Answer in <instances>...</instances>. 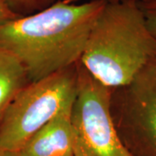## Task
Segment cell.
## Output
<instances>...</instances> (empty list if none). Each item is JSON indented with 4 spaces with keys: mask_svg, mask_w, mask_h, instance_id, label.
<instances>
[{
    "mask_svg": "<svg viewBox=\"0 0 156 156\" xmlns=\"http://www.w3.org/2000/svg\"><path fill=\"white\" fill-rule=\"evenodd\" d=\"M107 0L59 1L0 26V48L21 62L30 83L80 61L95 19Z\"/></svg>",
    "mask_w": 156,
    "mask_h": 156,
    "instance_id": "cell-1",
    "label": "cell"
},
{
    "mask_svg": "<svg viewBox=\"0 0 156 156\" xmlns=\"http://www.w3.org/2000/svg\"><path fill=\"white\" fill-rule=\"evenodd\" d=\"M154 60L156 37L141 7L107 0L80 59L83 67L103 85L115 89L129 83Z\"/></svg>",
    "mask_w": 156,
    "mask_h": 156,
    "instance_id": "cell-2",
    "label": "cell"
},
{
    "mask_svg": "<svg viewBox=\"0 0 156 156\" xmlns=\"http://www.w3.org/2000/svg\"><path fill=\"white\" fill-rule=\"evenodd\" d=\"M76 91V63L30 83L11 102L0 124V148L17 153L40 128L72 105Z\"/></svg>",
    "mask_w": 156,
    "mask_h": 156,
    "instance_id": "cell-3",
    "label": "cell"
},
{
    "mask_svg": "<svg viewBox=\"0 0 156 156\" xmlns=\"http://www.w3.org/2000/svg\"><path fill=\"white\" fill-rule=\"evenodd\" d=\"M77 91L71 111L75 156H131L117 134L110 112L111 89L79 61Z\"/></svg>",
    "mask_w": 156,
    "mask_h": 156,
    "instance_id": "cell-4",
    "label": "cell"
},
{
    "mask_svg": "<svg viewBox=\"0 0 156 156\" xmlns=\"http://www.w3.org/2000/svg\"><path fill=\"white\" fill-rule=\"evenodd\" d=\"M110 112L131 156H156V60L127 85L111 89Z\"/></svg>",
    "mask_w": 156,
    "mask_h": 156,
    "instance_id": "cell-5",
    "label": "cell"
},
{
    "mask_svg": "<svg viewBox=\"0 0 156 156\" xmlns=\"http://www.w3.org/2000/svg\"><path fill=\"white\" fill-rule=\"evenodd\" d=\"M72 105L65 108L34 134L18 156H75Z\"/></svg>",
    "mask_w": 156,
    "mask_h": 156,
    "instance_id": "cell-6",
    "label": "cell"
},
{
    "mask_svg": "<svg viewBox=\"0 0 156 156\" xmlns=\"http://www.w3.org/2000/svg\"><path fill=\"white\" fill-rule=\"evenodd\" d=\"M30 83L21 62L10 51L0 48V124L11 102Z\"/></svg>",
    "mask_w": 156,
    "mask_h": 156,
    "instance_id": "cell-7",
    "label": "cell"
},
{
    "mask_svg": "<svg viewBox=\"0 0 156 156\" xmlns=\"http://www.w3.org/2000/svg\"><path fill=\"white\" fill-rule=\"evenodd\" d=\"M11 11L20 17L43 11L62 0H2Z\"/></svg>",
    "mask_w": 156,
    "mask_h": 156,
    "instance_id": "cell-8",
    "label": "cell"
},
{
    "mask_svg": "<svg viewBox=\"0 0 156 156\" xmlns=\"http://www.w3.org/2000/svg\"><path fill=\"white\" fill-rule=\"evenodd\" d=\"M141 9L144 12L148 28L156 37V5L141 7Z\"/></svg>",
    "mask_w": 156,
    "mask_h": 156,
    "instance_id": "cell-9",
    "label": "cell"
},
{
    "mask_svg": "<svg viewBox=\"0 0 156 156\" xmlns=\"http://www.w3.org/2000/svg\"><path fill=\"white\" fill-rule=\"evenodd\" d=\"M17 17H20V16L15 14L4 1L0 0V26Z\"/></svg>",
    "mask_w": 156,
    "mask_h": 156,
    "instance_id": "cell-10",
    "label": "cell"
},
{
    "mask_svg": "<svg viewBox=\"0 0 156 156\" xmlns=\"http://www.w3.org/2000/svg\"><path fill=\"white\" fill-rule=\"evenodd\" d=\"M65 3L72 4V3H79L83 0H62ZM108 2H133L140 7H149V6L156 5V0H108Z\"/></svg>",
    "mask_w": 156,
    "mask_h": 156,
    "instance_id": "cell-11",
    "label": "cell"
},
{
    "mask_svg": "<svg viewBox=\"0 0 156 156\" xmlns=\"http://www.w3.org/2000/svg\"><path fill=\"white\" fill-rule=\"evenodd\" d=\"M0 156H18L17 153L0 148Z\"/></svg>",
    "mask_w": 156,
    "mask_h": 156,
    "instance_id": "cell-12",
    "label": "cell"
}]
</instances>
